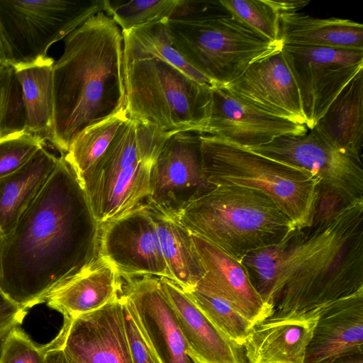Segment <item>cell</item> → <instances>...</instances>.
Masks as SVG:
<instances>
[{
    "mask_svg": "<svg viewBox=\"0 0 363 363\" xmlns=\"http://www.w3.org/2000/svg\"><path fill=\"white\" fill-rule=\"evenodd\" d=\"M101 225L74 171L58 162L13 228L0 234V289L27 310L101 257Z\"/></svg>",
    "mask_w": 363,
    "mask_h": 363,
    "instance_id": "6da1fadb",
    "label": "cell"
},
{
    "mask_svg": "<svg viewBox=\"0 0 363 363\" xmlns=\"http://www.w3.org/2000/svg\"><path fill=\"white\" fill-rule=\"evenodd\" d=\"M200 142L201 169L209 184L259 190L291 218L297 230L313 225L319 182L311 173L209 135L201 133Z\"/></svg>",
    "mask_w": 363,
    "mask_h": 363,
    "instance_id": "8992f818",
    "label": "cell"
},
{
    "mask_svg": "<svg viewBox=\"0 0 363 363\" xmlns=\"http://www.w3.org/2000/svg\"><path fill=\"white\" fill-rule=\"evenodd\" d=\"M123 65L129 118L169 135L182 131L201 133L210 116L211 86L152 56L123 54Z\"/></svg>",
    "mask_w": 363,
    "mask_h": 363,
    "instance_id": "ba28073f",
    "label": "cell"
},
{
    "mask_svg": "<svg viewBox=\"0 0 363 363\" xmlns=\"http://www.w3.org/2000/svg\"><path fill=\"white\" fill-rule=\"evenodd\" d=\"M122 279L123 294L133 303L162 363H195L187 353L160 279L150 276Z\"/></svg>",
    "mask_w": 363,
    "mask_h": 363,
    "instance_id": "ac0fdd59",
    "label": "cell"
},
{
    "mask_svg": "<svg viewBox=\"0 0 363 363\" xmlns=\"http://www.w3.org/2000/svg\"><path fill=\"white\" fill-rule=\"evenodd\" d=\"M104 11L105 0H0V20L12 49V67L48 56L52 44Z\"/></svg>",
    "mask_w": 363,
    "mask_h": 363,
    "instance_id": "30bf717a",
    "label": "cell"
},
{
    "mask_svg": "<svg viewBox=\"0 0 363 363\" xmlns=\"http://www.w3.org/2000/svg\"><path fill=\"white\" fill-rule=\"evenodd\" d=\"M179 221L240 262L255 250L279 244L296 230L264 192L238 185L214 186L190 203Z\"/></svg>",
    "mask_w": 363,
    "mask_h": 363,
    "instance_id": "5b68a950",
    "label": "cell"
},
{
    "mask_svg": "<svg viewBox=\"0 0 363 363\" xmlns=\"http://www.w3.org/2000/svg\"><path fill=\"white\" fill-rule=\"evenodd\" d=\"M156 127L129 118L80 182L101 226L147 205L150 172L168 139Z\"/></svg>",
    "mask_w": 363,
    "mask_h": 363,
    "instance_id": "52a82bcc",
    "label": "cell"
},
{
    "mask_svg": "<svg viewBox=\"0 0 363 363\" xmlns=\"http://www.w3.org/2000/svg\"><path fill=\"white\" fill-rule=\"evenodd\" d=\"M28 310L0 289V341L23 323Z\"/></svg>",
    "mask_w": 363,
    "mask_h": 363,
    "instance_id": "74e56055",
    "label": "cell"
},
{
    "mask_svg": "<svg viewBox=\"0 0 363 363\" xmlns=\"http://www.w3.org/2000/svg\"><path fill=\"white\" fill-rule=\"evenodd\" d=\"M58 160L44 147L21 168L0 178V234L13 228L45 185Z\"/></svg>",
    "mask_w": 363,
    "mask_h": 363,
    "instance_id": "d4e9b609",
    "label": "cell"
},
{
    "mask_svg": "<svg viewBox=\"0 0 363 363\" xmlns=\"http://www.w3.org/2000/svg\"><path fill=\"white\" fill-rule=\"evenodd\" d=\"M211 92L210 116L202 134L250 149L281 136L303 135L308 130L306 125L256 108L224 86H213Z\"/></svg>",
    "mask_w": 363,
    "mask_h": 363,
    "instance_id": "9a60e30c",
    "label": "cell"
},
{
    "mask_svg": "<svg viewBox=\"0 0 363 363\" xmlns=\"http://www.w3.org/2000/svg\"><path fill=\"white\" fill-rule=\"evenodd\" d=\"M166 29L177 51L215 86H226L283 45L230 16L219 1L179 0Z\"/></svg>",
    "mask_w": 363,
    "mask_h": 363,
    "instance_id": "277c9868",
    "label": "cell"
},
{
    "mask_svg": "<svg viewBox=\"0 0 363 363\" xmlns=\"http://www.w3.org/2000/svg\"><path fill=\"white\" fill-rule=\"evenodd\" d=\"M13 65L12 49L0 20V69L12 67Z\"/></svg>",
    "mask_w": 363,
    "mask_h": 363,
    "instance_id": "f35d334b",
    "label": "cell"
},
{
    "mask_svg": "<svg viewBox=\"0 0 363 363\" xmlns=\"http://www.w3.org/2000/svg\"><path fill=\"white\" fill-rule=\"evenodd\" d=\"M205 272L194 289L224 301L255 325L273 315L253 286L242 264L216 245L191 233Z\"/></svg>",
    "mask_w": 363,
    "mask_h": 363,
    "instance_id": "2e32d148",
    "label": "cell"
},
{
    "mask_svg": "<svg viewBox=\"0 0 363 363\" xmlns=\"http://www.w3.org/2000/svg\"><path fill=\"white\" fill-rule=\"evenodd\" d=\"M0 363L45 362L40 345L18 326L1 341Z\"/></svg>",
    "mask_w": 363,
    "mask_h": 363,
    "instance_id": "8d00e7d4",
    "label": "cell"
},
{
    "mask_svg": "<svg viewBox=\"0 0 363 363\" xmlns=\"http://www.w3.org/2000/svg\"><path fill=\"white\" fill-rule=\"evenodd\" d=\"M333 363H363V354H355L340 357Z\"/></svg>",
    "mask_w": 363,
    "mask_h": 363,
    "instance_id": "ab89813d",
    "label": "cell"
},
{
    "mask_svg": "<svg viewBox=\"0 0 363 363\" xmlns=\"http://www.w3.org/2000/svg\"><path fill=\"white\" fill-rule=\"evenodd\" d=\"M147 207L171 280L185 291L194 289L205 272L195 250L191 233L178 218Z\"/></svg>",
    "mask_w": 363,
    "mask_h": 363,
    "instance_id": "4316f807",
    "label": "cell"
},
{
    "mask_svg": "<svg viewBox=\"0 0 363 363\" xmlns=\"http://www.w3.org/2000/svg\"><path fill=\"white\" fill-rule=\"evenodd\" d=\"M320 310L271 316L255 325L242 345L247 363H305Z\"/></svg>",
    "mask_w": 363,
    "mask_h": 363,
    "instance_id": "44dd1931",
    "label": "cell"
},
{
    "mask_svg": "<svg viewBox=\"0 0 363 363\" xmlns=\"http://www.w3.org/2000/svg\"><path fill=\"white\" fill-rule=\"evenodd\" d=\"M308 129H313L350 81L363 69V50L282 45Z\"/></svg>",
    "mask_w": 363,
    "mask_h": 363,
    "instance_id": "7c38bea8",
    "label": "cell"
},
{
    "mask_svg": "<svg viewBox=\"0 0 363 363\" xmlns=\"http://www.w3.org/2000/svg\"><path fill=\"white\" fill-rule=\"evenodd\" d=\"M99 255L122 278L172 279L147 205L101 226Z\"/></svg>",
    "mask_w": 363,
    "mask_h": 363,
    "instance_id": "5bb4252c",
    "label": "cell"
},
{
    "mask_svg": "<svg viewBox=\"0 0 363 363\" xmlns=\"http://www.w3.org/2000/svg\"><path fill=\"white\" fill-rule=\"evenodd\" d=\"M163 21L121 31L123 54L133 57L152 56L176 67L198 83L211 87L215 85L189 64L172 44Z\"/></svg>",
    "mask_w": 363,
    "mask_h": 363,
    "instance_id": "83f0119b",
    "label": "cell"
},
{
    "mask_svg": "<svg viewBox=\"0 0 363 363\" xmlns=\"http://www.w3.org/2000/svg\"><path fill=\"white\" fill-rule=\"evenodd\" d=\"M40 349L45 363H133L121 296L94 311L63 318L58 333Z\"/></svg>",
    "mask_w": 363,
    "mask_h": 363,
    "instance_id": "8fae6325",
    "label": "cell"
},
{
    "mask_svg": "<svg viewBox=\"0 0 363 363\" xmlns=\"http://www.w3.org/2000/svg\"><path fill=\"white\" fill-rule=\"evenodd\" d=\"M290 237L279 244L252 251L240 260L253 286L274 311L277 301V279Z\"/></svg>",
    "mask_w": 363,
    "mask_h": 363,
    "instance_id": "f546056e",
    "label": "cell"
},
{
    "mask_svg": "<svg viewBox=\"0 0 363 363\" xmlns=\"http://www.w3.org/2000/svg\"><path fill=\"white\" fill-rule=\"evenodd\" d=\"M224 87L259 109L306 125L299 92L281 50L254 63Z\"/></svg>",
    "mask_w": 363,
    "mask_h": 363,
    "instance_id": "e0dca14e",
    "label": "cell"
},
{
    "mask_svg": "<svg viewBox=\"0 0 363 363\" xmlns=\"http://www.w3.org/2000/svg\"><path fill=\"white\" fill-rule=\"evenodd\" d=\"M46 145L25 129L0 138V178L21 168Z\"/></svg>",
    "mask_w": 363,
    "mask_h": 363,
    "instance_id": "e575fe53",
    "label": "cell"
},
{
    "mask_svg": "<svg viewBox=\"0 0 363 363\" xmlns=\"http://www.w3.org/2000/svg\"><path fill=\"white\" fill-rule=\"evenodd\" d=\"M313 128L338 149L362 162L363 69L344 87Z\"/></svg>",
    "mask_w": 363,
    "mask_h": 363,
    "instance_id": "603a6c76",
    "label": "cell"
},
{
    "mask_svg": "<svg viewBox=\"0 0 363 363\" xmlns=\"http://www.w3.org/2000/svg\"><path fill=\"white\" fill-rule=\"evenodd\" d=\"M184 291L224 337L242 347L254 324L219 298L194 289Z\"/></svg>",
    "mask_w": 363,
    "mask_h": 363,
    "instance_id": "4dcf8cb0",
    "label": "cell"
},
{
    "mask_svg": "<svg viewBox=\"0 0 363 363\" xmlns=\"http://www.w3.org/2000/svg\"><path fill=\"white\" fill-rule=\"evenodd\" d=\"M126 335L133 363H162L138 312L123 294L121 295Z\"/></svg>",
    "mask_w": 363,
    "mask_h": 363,
    "instance_id": "d590c367",
    "label": "cell"
},
{
    "mask_svg": "<svg viewBox=\"0 0 363 363\" xmlns=\"http://www.w3.org/2000/svg\"><path fill=\"white\" fill-rule=\"evenodd\" d=\"M355 354H363V290L321 309L305 363H333Z\"/></svg>",
    "mask_w": 363,
    "mask_h": 363,
    "instance_id": "d6986e66",
    "label": "cell"
},
{
    "mask_svg": "<svg viewBox=\"0 0 363 363\" xmlns=\"http://www.w3.org/2000/svg\"><path fill=\"white\" fill-rule=\"evenodd\" d=\"M123 281L116 269L100 258L95 264L53 289L47 306L63 315L75 318L118 300Z\"/></svg>",
    "mask_w": 363,
    "mask_h": 363,
    "instance_id": "7402d4cb",
    "label": "cell"
},
{
    "mask_svg": "<svg viewBox=\"0 0 363 363\" xmlns=\"http://www.w3.org/2000/svg\"><path fill=\"white\" fill-rule=\"evenodd\" d=\"M179 0H105V13L122 31L167 21Z\"/></svg>",
    "mask_w": 363,
    "mask_h": 363,
    "instance_id": "1f68e13d",
    "label": "cell"
},
{
    "mask_svg": "<svg viewBox=\"0 0 363 363\" xmlns=\"http://www.w3.org/2000/svg\"><path fill=\"white\" fill-rule=\"evenodd\" d=\"M249 150L314 176L319 182L318 212L335 213L363 199L362 162L338 149L315 128Z\"/></svg>",
    "mask_w": 363,
    "mask_h": 363,
    "instance_id": "9c48e42d",
    "label": "cell"
},
{
    "mask_svg": "<svg viewBox=\"0 0 363 363\" xmlns=\"http://www.w3.org/2000/svg\"><path fill=\"white\" fill-rule=\"evenodd\" d=\"M290 237L273 317L320 310L363 290V199ZM271 317V316H270Z\"/></svg>",
    "mask_w": 363,
    "mask_h": 363,
    "instance_id": "3957f363",
    "label": "cell"
},
{
    "mask_svg": "<svg viewBox=\"0 0 363 363\" xmlns=\"http://www.w3.org/2000/svg\"><path fill=\"white\" fill-rule=\"evenodd\" d=\"M279 24L284 45L363 50V26L349 19L292 12L281 14Z\"/></svg>",
    "mask_w": 363,
    "mask_h": 363,
    "instance_id": "cb8c5ba5",
    "label": "cell"
},
{
    "mask_svg": "<svg viewBox=\"0 0 363 363\" xmlns=\"http://www.w3.org/2000/svg\"><path fill=\"white\" fill-rule=\"evenodd\" d=\"M200 135L182 131L167 140L151 169L147 206L178 218L190 203L214 186L202 172Z\"/></svg>",
    "mask_w": 363,
    "mask_h": 363,
    "instance_id": "4fadbf2b",
    "label": "cell"
},
{
    "mask_svg": "<svg viewBox=\"0 0 363 363\" xmlns=\"http://www.w3.org/2000/svg\"><path fill=\"white\" fill-rule=\"evenodd\" d=\"M21 86L13 67L0 69V138L25 129Z\"/></svg>",
    "mask_w": 363,
    "mask_h": 363,
    "instance_id": "836d02e7",
    "label": "cell"
},
{
    "mask_svg": "<svg viewBox=\"0 0 363 363\" xmlns=\"http://www.w3.org/2000/svg\"><path fill=\"white\" fill-rule=\"evenodd\" d=\"M160 282L195 363H247L242 347L224 337L177 283L166 277Z\"/></svg>",
    "mask_w": 363,
    "mask_h": 363,
    "instance_id": "ffe728a7",
    "label": "cell"
},
{
    "mask_svg": "<svg viewBox=\"0 0 363 363\" xmlns=\"http://www.w3.org/2000/svg\"><path fill=\"white\" fill-rule=\"evenodd\" d=\"M129 119L124 108L84 129L63 155L79 182L106 152L121 127Z\"/></svg>",
    "mask_w": 363,
    "mask_h": 363,
    "instance_id": "f1b7e54d",
    "label": "cell"
},
{
    "mask_svg": "<svg viewBox=\"0 0 363 363\" xmlns=\"http://www.w3.org/2000/svg\"><path fill=\"white\" fill-rule=\"evenodd\" d=\"M52 76L50 144L65 155L84 129L125 108L123 38L113 19L98 13L69 34Z\"/></svg>",
    "mask_w": 363,
    "mask_h": 363,
    "instance_id": "7a4b0ae2",
    "label": "cell"
},
{
    "mask_svg": "<svg viewBox=\"0 0 363 363\" xmlns=\"http://www.w3.org/2000/svg\"><path fill=\"white\" fill-rule=\"evenodd\" d=\"M54 63V60L47 56L13 67L21 89L25 130L50 143L53 133Z\"/></svg>",
    "mask_w": 363,
    "mask_h": 363,
    "instance_id": "484cf974",
    "label": "cell"
},
{
    "mask_svg": "<svg viewBox=\"0 0 363 363\" xmlns=\"http://www.w3.org/2000/svg\"><path fill=\"white\" fill-rule=\"evenodd\" d=\"M228 13L272 42H281L280 14L272 0H220ZM282 43V42H281Z\"/></svg>",
    "mask_w": 363,
    "mask_h": 363,
    "instance_id": "d6a6232c",
    "label": "cell"
}]
</instances>
